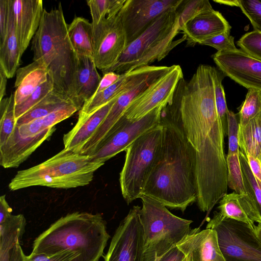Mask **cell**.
Listing matches in <instances>:
<instances>
[{"instance_id":"6da1fadb","label":"cell","mask_w":261,"mask_h":261,"mask_svg":"<svg viewBox=\"0 0 261 261\" xmlns=\"http://www.w3.org/2000/svg\"><path fill=\"white\" fill-rule=\"evenodd\" d=\"M213 67L200 65L189 81L181 79L163 112L180 127L195 156L197 205L210 212L227 194L225 134L215 96Z\"/></svg>"},{"instance_id":"7a4b0ae2","label":"cell","mask_w":261,"mask_h":261,"mask_svg":"<svg viewBox=\"0 0 261 261\" xmlns=\"http://www.w3.org/2000/svg\"><path fill=\"white\" fill-rule=\"evenodd\" d=\"M161 150L142 195L184 212L196 201L193 151L179 125L162 112Z\"/></svg>"},{"instance_id":"3957f363","label":"cell","mask_w":261,"mask_h":261,"mask_svg":"<svg viewBox=\"0 0 261 261\" xmlns=\"http://www.w3.org/2000/svg\"><path fill=\"white\" fill-rule=\"evenodd\" d=\"M110 236L99 213L75 212L53 223L34 241L32 252L54 255L69 251L79 261H98Z\"/></svg>"},{"instance_id":"277c9868","label":"cell","mask_w":261,"mask_h":261,"mask_svg":"<svg viewBox=\"0 0 261 261\" xmlns=\"http://www.w3.org/2000/svg\"><path fill=\"white\" fill-rule=\"evenodd\" d=\"M33 60H42L54 89L70 98L80 109L76 91V54L72 46L61 3L49 11L44 9L41 22L32 40Z\"/></svg>"},{"instance_id":"5b68a950","label":"cell","mask_w":261,"mask_h":261,"mask_svg":"<svg viewBox=\"0 0 261 261\" xmlns=\"http://www.w3.org/2000/svg\"><path fill=\"white\" fill-rule=\"evenodd\" d=\"M104 164L93 162L90 156L64 148L31 168L18 171L9 188L16 191L33 186L68 189L87 186L94 173Z\"/></svg>"},{"instance_id":"8992f818","label":"cell","mask_w":261,"mask_h":261,"mask_svg":"<svg viewBox=\"0 0 261 261\" xmlns=\"http://www.w3.org/2000/svg\"><path fill=\"white\" fill-rule=\"evenodd\" d=\"M177 9L163 13L141 35L128 44L117 62L106 72L122 74L148 66L165 58L185 41L184 36L174 40L180 31Z\"/></svg>"},{"instance_id":"52a82bcc","label":"cell","mask_w":261,"mask_h":261,"mask_svg":"<svg viewBox=\"0 0 261 261\" xmlns=\"http://www.w3.org/2000/svg\"><path fill=\"white\" fill-rule=\"evenodd\" d=\"M140 219L145 238V252L149 261H157L190 232L192 220L172 214L165 205L142 195Z\"/></svg>"},{"instance_id":"ba28073f","label":"cell","mask_w":261,"mask_h":261,"mask_svg":"<svg viewBox=\"0 0 261 261\" xmlns=\"http://www.w3.org/2000/svg\"><path fill=\"white\" fill-rule=\"evenodd\" d=\"M163 138L161 123L137 139L126 149L120 173L122 195L128 204L140 198L160 154Z\"/></svg>"},{"instance_id":"9c48e42d","label":"cell","mask_w":261,"mask_h":261,"mask_svg":"<svg viewBox=\"0 0 261 261\" xmlns=\"http://www.w3.org/2000/svg\"><path fill=\"white\" fill-rule=\"evenodd\" d=\"M206 228L217 232L225 261H261V241L248 224L214 214Z\"/></svg>"},{"instance_id":"30bf717a","label":"cell","mask_w":261,"mask_h":261,"mask_svg":"<svg viewBox=\"0 0 261 261\" xmlns=\"http://www.w3.org/2000/svg\"><path fill=\"white\" fill-rule=\"evenodd\" d=\"M164 107L159 106L135 120H129L122 116L96 150L89 155L91 160L104 164L119 152L126 151L140 136L161 123Z\"/></svg>"},{"instance_id":"8fae6325","label":"cell","mask_w":261,"mask_h":261,"mask_svg":"<svg viewBox=\"0 0 261 261\" xmlns=\"http://www.w3.org/2000/svg\"><path fill=\"white\" fill-rule=\"evenodd\" d=\"M141 208L134 206L121 222L104 256L105 261H149L145 252Z\"/></svg>"},{"instance_id":"7c38bea8","label":"cell","mask_w":261,"mask_h":261,"mask_svg":"<svg viewBox=\"0 0 261 261\" xmlns=\"http://www.w3.org/2000/svg\"><path fill=\"white\" fill-rule=\"evenodd\" d=\"M184 78L178 65H173L167 72L156 79L131 102L123 116L129 120L140 119L156 108L172 102L179 81Z\"/></svg>"},{"instance_id":"4fadbf2b","label":"cell","mask_w":261,"mask_h":261,"mask_svg":"<svg viewBox=\"0 0 261 261\" xmlns=\"http://www.w3.org/2000/svg\"><path fill=\"white\" fill-rule=\"evenodd\" d=\"M182 0H126L118 13L127 44L141 35L161 15L176 9Z\"/></svg>"},{"instance_id":"5bb4252c","label":"cell","mask_w":261,"mask_h":261,"mask_svg":"<svg viewBox=\"0 0 261 261\" xmlns=\"http://www.w3.org/2000/svg\"><path fill=\"white\" fill-rule=\"evenodd\" d=\"M93 28V59L97 69L104 74L117 62L127 46L126 36L118 14L102 20Z\"/></svg>"},{"instance_id":"9a60e30c","label":"cell","mask_w":261,"mask_h":261,"mask_svg":"<svg viewBox=\"0 0 261 261\" xmlns=\"http://www.w3.org/2000/svg\"><path fill=\"white\" fill-rule=\"evenodd\" d=\"M213 59L222 73L246 88L261 93V61L241 49L217 51Z\"/></svg>"},{"instance_id":"2e32d148","label":"cell","mask_w":261,"mask_h":261,"mask_svg":"<svg viewBox=\"0 0 261 261\" xmlns=\"http://www.w3.org/2000/svg\"><path fill=\"white\" fill-rule=\"evenodd\" d=\"M171 68V66L167 70L153 74L120 95L96 132L83 146L79 153L89 155L91 154L123 115L125 110L134 99L156 79L170 70Z\"/></svg>"},{"instance_id":"e0dca14e","label":"cell","mask_w":261,"mask_h":261,"mask_svg":"<svg viewBox=\"0 0 261 261\" xmlns=\"http://www.w3.org/2000/svg\"><path fill=\"white\" fill-rule=\"evenodd\" d=\"M169 68L167 66L148 65L121 74L115 83L85 102L79 114L92 113L153 74Z\"/></svg>"},{"instance_id":"ac0fdd59","label":"cell","mask_w":261,"mask_h":261,"mask_svg":"<svg viewBox=\"0 0 261 261\" xmlns=\"http://www.w3.org/2000/svg\"><path fill=\"white\" fill-rule=\"evenodd\" d=\"M16 34L22 55L39 27L44 8L42 0H11Z\"/></svg>"},{"instance_id":"d6986e66","label":"cell","mask_w":261,"mask_h":261,"mask_svg":"<svg viewBox=\"0 0 261 261\" xmlns=\"http://www.w3.org/2000/svg\"><path fill=\"white\" fill-rule=\"evenodd\" d=\"M177 246L188 261H225L213 229L192 230Z\"/></svg>"},{"instance_id":"ffe728a7","label":"cell","mask_w":261,"mask_h":261,"mask_svg":"<svg viewBox=\"0 0 261 261\" xmlns=\"http://www.w3.org/2000/svg\"><path fill=\"white\" fill-rule=\"evenodd\" d=\"M55 130L54 127L34 137H22L16 126L8 140L0 145V165L4 168H17L51 137Z\"/></svg>"},{"instance_id":"44dd1931","label":"cell","mask_w":261,"mask_h":261,"mask_svg":"<svg viewBox=\"0 0 261 261\" xmlns=\"http://www.w3.org/2000/svg\"><path fill=\"white\" fill-rule=\"evenodd\" d=\"M231 27L222 14L214 9L205 11L189 20L180 28L187 44L194 46L221 34L230 32Z\"/></svg>"},{"instance_id":"7402d4cb","label":"cell","mask_w":261,"mask_h":261,"mask_svg":"<svg viewBox=\"0 0 261 261\" xmlns=\"http://www.w3.org/2000/svg\"><path fill=\"white\" fill-rule=\"evenodd\" d=\"M118 97L89 114H79L75 125L63 135L64 148L79 153L103 122Z\"/></svg>"},{"instance_id":"603a6c76","label":"cell","mask_w":261,"mask_h":261,"mask_svg":"<svg viewBox=\"0 0 261 261\" xmlns=\"http://www.w3.org/2000/svg\"><path fill=\"white\" fill-rule=\"evenodd\" d=\"M219 212L214 214L220 219L228 218L248 224L254 230L255 223L261 224V218L254 199L247 194L233 192L225 195L219 201Z\"/></svg>"},{"instance_id":"cb8c5ba5","label":"cell","mask_w":261,"mask_h":261,"mask_svg":"<svg viewBox=\"0 0 261 261\" xmlns=\"http://www.w3.org/2000/svg\"><path fill=\"white\" fill-rule=\"evenodd\" d=\"M49 76L47 67L42 60L33 61L17 69L14 92L15 104L17 106L24 101Z\"/></svg>"},{"instance_id":"d4e9b609","label":"cell","mask_w":261,"mask_h":261,"mask_svg":"<svg viewBox=\"0 0 261 261\" xmlns=\"http://www.w3.org/2000/svg\"><path fill=\"white\" fill-rule=\"evenodd\" d=\"M92 57L76 55V91L81 108L95 93L101 77Z\"/></svg>"},{"instance_id":"484cf974","label":"cell","mask_w":261,"mask_h":261,"mask_svg":"<svg viewBox=\"0 0 261 261\" xmlns=\"http://www.w3.org/2000/svg\"><path fill=\"white\" fill-rule=\"evenodd\" d=\"M21 56L15 29L11 0H9L8 31L4 43L0 45V68L8 79L16 74Z\"/></svg>"},{"instance_id":"4316f807","label":"cell","mask_w":261,"mask_h":261,"mask_svg":"<svg viewBox=\"0 0 261 261\" xmlns=\"http://www.w3.org/2000/svg\"><path fill=\"white\" fill-rule=\"evenodd\" d=\"M68 33L76 55L93 58L95 41L91 22L83 17L75 16L72 22L68 24Z\"/></svg>"},{"instance_id":"83f0119b","label":"cell","mask_w":261,"mask_h":261,"mask_svg":"<svg viewBox=\"0 0 261 261\" xmlns=\"http://www.w3.org/2000/svg\"><path fill=\"white\" fill-rule=\"evenodd\" d=\"M25 225L22 214H12L0 223V261H9L12 250L20 243Z\"/></svg>"},{"instance_id":"f1b7e54d","label":"cell","mask_w":261,"mask_h":261,"mask_svg":"<svg viewBox=\"0 0 261 261\" xmlns=\"http://www.w3.org/2000/svg\"><path fill=\"white\" fill-rule=\"evenodd\" d=\"M238 138L240 150L261 162V112L247 125L239 126Z\"/></svg>"},{"instance_id":"f546056e","label":"cell","mask_w":261,"mask_h":261,"mask_svg":"<svg viewBox=\"0 0 261 261\" xmlns=\"http://www.w3.org/2000/svg\"><path fill=\"white\" fill-rule=\"evenodd\" d=\"M71 103H74L70 98L54 89L41 101L17 119L16 125H20L43 118Z\"/></svg>"},{"instance_id":"4dcf8cb0","label":"cell","mask_w":261,"mask_h":261,"mask_svg":"<svg viewBox=\"0 0 261 261\" xmlns=\"http://www.w3.org/2000/svg\"><path fill=\"white\" fill-rule=\"evenodd\" d=\"M126 0H87L93 27L106 19L116 16Z\"/></svg>"},{"instance_id":"1f68e13d","label":"cell","mask_w":261,"mask_h":261,"mask_svg":"<svg viewBox=\"0 0 261 261\" xmlns=\"http://www.w3.org/2000/svg\"><path fill=\"white\" fill-rule=\"evenodd\" d=\"M14 93L0 100V145L4 144L16 126Z\"/></svg>"},{"instance_id":"d6a6232c","label":"cell","mask_w":261,"mask_h":261,"mask_svg":"<svg viewBox=\"0 0 261 261\" xmlns=\"http://www.w3.org/2000/svg\"><path fill=\"white\" fill-rule=\"evenodd\" d=\"M239 158L245 191L254 199L261 218V182L253 175L245 155L240 150Z\"/></svg>"},{"instance_id":"836d02e7","label":"cell","mask_w":261,"mask_h":261,"mask_svg":"<svg viewBox=\"0 0 261 261\" xmlns=\"http://www.w3.org/2000/svg\"><path fill=\"white\" fill-rule=\"evenodd\" d=\"M261 112V93L249 89L238 114L239 125L243 127Z\"/></svg>"},{"instance_id":"e575fe53","label":"cell","mask_w":261,"mask_h":261,"mask_svg":"<svg viewBox=\"0 0 261 261\" xmlns=\"http://www.w3.org/2000/svg\"><path fill=\"white\" fill-rule=\"evenodd\" d=\"M54 89V82L49 75L46 81L41 84L21 103L15 106L14 114L16 121L44 99Z\"/></svg>"},{"instance_id":"d590c367","label":"cell","mask_w":261,"mask_h":261,"mask_svg":"<svg viewBox=\"0 0 261 261\" xmlns=\"http://www.w3.org/2000/svg\"><path fill=\"white\" fill-rule=\"evenodd\" d=\"M213 74L217 110L225 135L227 131V114L229 110L227 107L225 93L222 84L224 75L220 70L214 67Z\"/></svg>"},{"instance_id":"8d00e7d4","label":"cell","mask_w":261,"mask_h":261,"mask_svg":"<svg viewBox=\"0 0 261 261\" xmlns=\"http://www.w3.org/2000/svg\"><path fill=\"white\" fill-rule=\"evenodd\" d=\"M227 186L238 194H246L244 185L239 154H227Z\"/></svg>"},{"instance_id":"74e56055","label":"cell","mask_w":261,"mask_h":261,"mask_svg":"<svg viewBox=\"0 0 261 261\" xmlns=\"http://www.w3.org/2000/svg\"><path fill=\"white\" fill-rule=\"evenodd\" d=\"M212 9L207 0H182L177 9L180 28L197 15Z\"/></svg>"},{"instance_id":"f35d334b","label":"cell","mask_w":261,"mask_h":261,"mask_svg":"<svg viewBox=\"0 0 261 261\" xmlns=\"http://www.w3.org/2000/svg\"><path fill=\"white\" fill-rule=\"evenodd\" d=\"M237 45L249 56L261 61V32L254 30L245 34Z\"/></svg>"},{"instance_id":"ab89813d","label":"cell","mask_w":261,"mask_h":261,"mask_svg":"<svg viewBox=\"0 0 261 261\" xmlns=\"http://www.w3.org/2000/svg\"><path fill=\"white\" fill-rule=\"evenodd\" d=\"M238 7L250 21L254 30L261 32V0H237Z\"/></svg>"},{"instance_id":"60d3db41","label":"cell","mask_w":261,"mask_h":261,"mask_svg":"<svg viewBox=\"0 0 261 261\" xmlns=\"http://www.w3.org/2000/svg\"><path fill=\"white\" fill-rule=\"evenodd\" d=\"M238 114L228 111L227 114V131L228 137V151L227 154H239L238 134L239 130V120Z\"/></svg>"},{"instance_id":"b9f144b4","label":"cell","mask_w":261,"mask_h":261,"mask_svg":"<svg viewBox=\"0 0 261 261\" xmlns=\"http://www.w3.org/2000/svg\"><path fill=\"white\" fill-rule=\"evenodd\" d=\"M200 44L214 47L218 52L233 51L238 49L234 45L233 37L230 35L228 32H224L208 38L202 41Z\"/></svg>"},{"instance_id":"7bdbcfd3","label":"cell","mask_w":261,"mask_h":261,"mask_svg":"<svg viewBox=\"0 0 261 261\" xmlns=\"http://www.w3.org/2000/svg\"><path fill=\"white\" fill-rule=\"evenodd\" d=\"M25 261H79V256L75 253L64 251L54 255L31 252L26 255Z\"/></svg>"},{"instance_id":"ee69618b","label":"cell","mask_w":261,"mask_h":261,"mask_svg":"<svg viewBox=\"0 0 261 261\" xmlns=\"http://www.w3.org/2000/svg\"><path fill=\"white\" fill-rule=\"evenodd\" d=\"M9 23V0H0V45L7 36Z\"/></svg>"},{"instance_id":"f6af8a7d","label":"cell","mask_w":261,"mask_h":261,"mask_svg":"<svg viewBox=\"0 0 261 261\" xmlns=\"http://www.w3.org/2000/svg\"><path fill=\"white\" fill-rule=\"evenodd\" d=\"M120 75L121 74L113 71H109L104 73L94 95L102 92L113 85L119 79Z\"/></svg>"},{"instance_id":"bcb514c9","label":"cell","mask_w":261,"mask_h":261,"mask_svg":"<svg viewBox=\"0 0 261 261\" xmlns=\"http://www.w3.org/2000/svg\"><path fill=\"white\" fill-rule=\"evenodd\" d=\"M186 258L184 253L175 246L157 258V261H183Z\"/></svg>"},{"instance_id":"7dc6e473","label":"cell","mask_w":261,"mask_h":261,"mask_svg":"<svg viewBox=\"0 0 261 261\" xmlns=\"http://www.w3.org/2000/svg\"><path fill=\"white\" fill-rule=\"evenodd\" d=\"M245 156L253 175L261 182V162L251 155H247Z\"/></svg>"},{"instance_id":"c3c4849f","label":"cell","mask_w":261,"mask_h":261,"mask_svg":"<svg viewBox=\"0 0 261 261\" xmlns=\"http://www.w3.org/2000/svg\"><path fill=\"white\" fill-rule=\"evenodd\" d=\"M12 209L8 204L6 195L0 197V223L4 222L12 215Z\"/></svg>"},{"instance_id":"681fc988","label":"cell","mask_w":261,"mask_h":261,"mask_svg":"<svg viewBox=\"0 0 261 261\" xmlns=\"http://www.w3.org/2000/svg\"><path fill=\"white\" fill-rule=\"evenodd\" d=\"M25 257L20 244L18 243L12 250L9 261H25Z\"/></svg>"},{"instance_id":"f907efd6","label":"cell","mask_w":261,"mask_h":261,"mask_svg":"<svg viewBox=\"0 0 261 261\" xmlns=\"http://www.w3.org/2000/svg\"><path fill=\"white\" fill-rule=\"evenodd\" d=\"M7 77L0 68V100L4 98L6 94Z\"/></svg>"},{"instance_id":"816d5d0a","label":"cell","mask_w":261,"mask_h":261,"mask_svg":"<svg viewBox=\"0 0 261 261\" xmlns=\"http://www.w3.org/2000/svg\"><path fill=\"white\" fill-rule=\"evenodd\" d=\"M215 2L221 4L226 5L230 6H238V1L237 0L233 1H224V0H215L214 1Z\"/></svg>"},{"instance_id":"f5cc1de1","label":"cell","mask_w":261,"mask_h":261,"mask_svg":"<svg viewBox=\"0 0 261 261\" xmlns=\"http://www.w3.org/2000/svg\"><path fill=\"white\" fill-rule=\"evenodd\" d=\"M254 231L256 234V236L261 241V224H258L255 226Z\"/></svg>"},{"instance_id":"db71d44e","label":"cell","mask_w":261,"mask_h":261,"mask_svg":"<svg viewBox=\"0 0 261 261\" xmlns=\"http://www.w3.org/2000/svg\"><path fill=\"white\" fill-rule=\"evenodd\" d=\"M183 261H188L187 259L186 258V257L183 260Z\"/></svg>"}]
</instances>
